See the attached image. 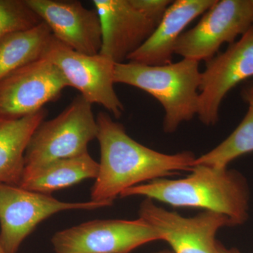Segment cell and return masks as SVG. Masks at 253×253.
Masks as SVG:
<instances>
[{"instance_id": "cell-21", "label": "cell", "mask_w": 253, "mask_h": 253, "mask_svg": "<svg viewBox=\"0 0 253 253\" xmlns=\"http://www.w3.org/2000/svg\"><path fill=\"white\" fill-rule=\"evenodd\" d=\"M154 253H173L172 251H167V250H164V251H158V252Z\"/></svg>"}, {"instance_id": "cell-10", "label": "cell", "mask_w": 253, "mask_h": 253, "mask_svg": "<svg viewBox=\"0 0 253 253\" xmlns=\"http://www.w3.org/2000/svg\"><path fill=\"white\" fill-rule=\"evenodd\" d=\"M71 87L62 72L43 56L0 81V118L18 119L34 114Z\"/></svg>"}, {"instance_id": "cell-18", "label": "cell", "mask_w": 253, "mask_h": 253, "mask_svg": "<svg viewBox=\"0 0 253 253\" xmlns=\"http://www.w3.org/2000/svg\"><path fill=\"white\" fill-rule=\"evenodd\" d=\"M241 97L247 104L244 119L232 133L207 154L196 158V165L217 168H228L240 156L253 152V81H248L241 91Z\"/></svg>"}, {"instance_id": "cell-11", "label": "cell", "mask_w": 253, "mask_h": 253, "mask_svg": "<svg viewBox=\"0 0 253 253\" xmlns=\"http://www.w3.org/2000/svg\"><path fill=\"white\" fill-rule=\"evenodd\" d=\"M253 77V26L224 52L206 62L201 72L197 116L206 126L219 121V109L226 94Z\"/></svg>"}, {"instance_id": "cell-20", "label": "cell", "mask_w": 253, "mask_h": 253, "mask_svg": "<svg viewBox=\"0 0 253 253\" xmlns=\"http://www.w3.org/2000/svg\"><path fill=\"white\" fill-rule=\"evenodd\" d=\"M217 253H241L239 250L234 249H227L223 246L219 241L217 242Z\"/></svg>"}, {"instance_id": "cell-19", "label": "cell", "mask_w": 253, "mask_h": 253, "mask_svg": "<svg viewBox=\"0 0 253 253\" xmlns=\"http://www.w3.org/2000/svg\"><path fill=\"white\" fill-rule=\"evenodd\" d=\"M42 22L26 0H0V42L10 35L36 27Z\"/></svg>"}, {"instance_id": "cell-14", "label": "cell", "mask_w": 253, "mask_h": 253, "mask_svg": "<svg viewBox=\"0 0 253 253\" xmlns=\"http://www.w3.org/2000/svg\"><path fill=\"white\" fill-rule=\"evenodd\" d=\"M215 1H172L153 34L127 58L128 61L148 66H164L172 63L174 46L184 28L195 18L204 14Z\"/></svg>"}, {"instance_id": "cell-7", "label": "cell", "mask_w": 253, "mask_h": 253, "mask_svg": "<svg viewBox=\"0 0 253 253\" xmlns=\"http://www.w3.org/2000/svg\"><path fill=\"white\" fill-rule=\"evenodd\" d=\"M108 207L101 203L63 202L50 195L0 183V243L6 253H17L23 241L44 219L61 211Z\"/></svg>"}, {"instance_id": "cell-8", "label": "cell", "mask_w": 253, "mask_h": 253, "mask_svg": "<svg viewBox=\"0 0 253 253\" xmlns=\"http://www.w3.org/2000/svg\"><path fill=\"white\" fill-rule=\"evenodd\" d=\"M196 26L184 32L174 46L183 59L207 61L224 43L237 41L253 26V0H216Z\"/></svg>"}, {"instance_id": "cell-1", "label": "cell", "mask_w": 253, "mask_h": 253, "mask_svg": "<svg viewBox=\"0 0 253 253\" xmlns=\"http://www.w3.org/2000/svg\"><path fill=\"white\" fill-rule=\"evenodd\" d=\"M96 119L99 171L91 189L90 201L110 207L125 190L192 169L196 157L191 151L158 152L134 140L109 113L100 112Z\"/></svg>"}, {"instance_id": "cell-3", "label": "cell", "mask_w": 253, "mask_h": 253, "mask_svg": "<svg viewBox=\"0 0 253 253\" xmlns=\"http://www.w3.org/2000/svg\"><path fill=\"white\" fill-rule=\"evenodd\" d=\"M199 61L183 59L164 66L116 63L115 83L139 88L154 96L165 110L163 130L174 132L197 116L201 72Z\"/></svg>"}, {"instance_id": "cell-12", "label": "cell", "mask_w": 253, "mask_h": 253, "mask_svg": "<svg viewBox=\"0 0 253 253\" xmlns=\"http://www.w3.org/2000/svg\"><path fill=\"white\" fill-rule=\"evenodd\" d=\"M139 217L158 231L173 253H217L218 231L232 226L229 218L220 213L204 211L193 217H184L149 199L141 203Z\"/></svg>"}, {"instance_id": "cell-6", "label": "cell", "mask_w": 253, "mask_h": 253, "mask_svg": "<svg viewBox=\"0 0 253 253\" xmlns=\"http://www.w3.org/2000/svg\"><path fill=\"white\" fill-rule=\"evenodd\" d=\"M162 236L142 218L96 219L58 231L51 239L56 253H129Z\"/></svg>"}, {"instance_id": "cell-2", "label": "cell", "mask_w": 253, "mask_h": 253, "mask_svg": "<svg viewBox=\"0 0 253 253\" xmlns=\"http://www.w3.org/2000/svg\"><path fill=\"white\" fill-rule=\"evenodd\" d=\"M145 196L176 208H202L224 214L232 226L249 218L251 192L247 179L228 168L196 165L191 174L178 179H163L125 190L121 198Z\"/></svg>"}, {"instance_id": "cell-15", "label": "cell", "mask_w": 253, "mask_h": 253, "mask_svg": "<svg viewBox=\"0 0 253 253\" xmlns=\"http://www.w3.org/2000/svg\"><path fill=\"white\" fill-rule=\"evenodd\" d=\"M99 163L89 153L78 157L64 158L36 168H24L20 187L49 195L84 179H96Z\"/></svg>"}, {"instance_id": "cell-17", "label": "cell", "mask_w": 253, "mask_h": 253, "mask_svg": "<svg viewBox=\"0 0 253 253\" xmlns=\"http://www.w3.org/2000/svg\"><path fill=\"white\" fill-rule=\"evenodd\" d=\"M53 35L46 23L6 37L0 42V81L28 63L43 57Z\"/></svg>"}, {"instance_id": "cell-13", "label": "cell", "mask_w": 253, "mask_h": 253, "mask_svg": "<svg viewBox=\"0 0 253 253\" xmlns=\"http://www.w3.org/2000/svg\"><path fill=\"white\" fill-rule=\"evenodd\" d=\"M46 23L53 36L81 54H99L102 32L97 11L81 1L68 0H26Z\"/></svg>"}, {"instance_id": "cell-4", "label": "cell", "mask_w": 253, "mask_h": 253, "mask_svg": "<svg viewBox=\"0 0 253 253\" xmlns=\"http://www.w3.org/2000/svg\"><path fill=\"white\" fill-rule=\"evenodd\" d=\"M169 0H94L102 32L100 54L125 63L144 44L162 19Z\"/></svg>"}, {"instance_id": "cell-16", "label": "cell", "mask_w": 253, "mask_h": 253, "mask_svg": "<svg viewBox=\"0 0 253 253\" xmlns=\"http://www.w3.org/2000/svg\"><path fill=\"white\" fill-rule=\"evenodd\" d=\"M46 110L18 119L0 118V183L19 185L25 168V153Z\"/></svg>"}, {"instance_id": "cell-9", "label": "cell", "mask_w": 253, "mask_h": 253, "mask_svg": "<svg viewBox=\"0 0 253 253\" xmlns=\"http://www.w3.org/2000/svg\"><path fill=\"white\" fill-rule=\"evenodd\" d=\"M44 56L59 68L71 87L76 88L91 105L102 106L119 118L124 106L114 89L116 63L100 54H81L51 38Z\"/></svg>"}, {"instance_id": "cell-22", "label": "cell", "mask_w": 253, "mask_h": 253, "mask_svg": "<svg viewBox=\"0 0 253 253\" xmlns=\"http://www.w3.org/2000/svg\"><path fill=\"white\" fill-rule=\"evenodd\" d=\"M0 253H6L5 252L4 249H3L2 246H1V243H0Z\"/></svg>"}, {"instance_id": "cell-5", "label": "cell", "mask_w": 253, "mask_h": 253, "mask_svg": "<svg viewBox=\"0 0 253 253\" xmlns=\"http://www.w3.org/2000/svg\"><path fill=\"white\" fill-rule=\"evenodd\" d=\"M97 134L91 104L78 95L59 116L36 128L25 153V168L87 154L88 144Z\"/></svg>"}]
</instances>
